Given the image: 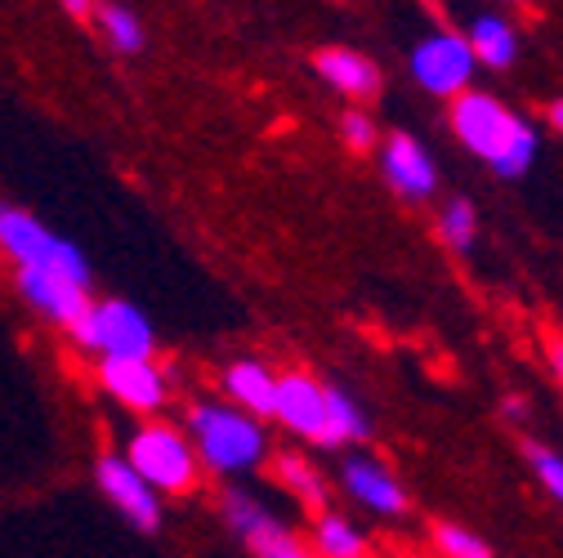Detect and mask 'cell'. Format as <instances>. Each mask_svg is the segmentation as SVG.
Wrapping results in <instances>:
<instances>
[{"instance_id":"3","label":"cell","mask_w":563,"mask_h":558,"mask_svg":"<svg viewBox=\"0 0 563 558\" xmlns=\"http://www.w3.org/2000/svg\"><path fill=\"white\" fill-rule=\"evenodd\" d=\"M0 246L14 255L19 268H41V272L67 277V282H77V287H90L86 255L73 242H63L49 228H41L32 215L14 211V205H0Z\"/></svg>"},{"instance_id":"2","label":"cell","mask_w":563,"mask_h":558,"mask_svg":"<svg viewBox=\"0 0 563 558\" xmlns=\"http://www.w3.org/2000/svg\"><path fill=\"white\" fill-rule=\"evenodd\" d=\"M188 434L197 443V456L216 469V473H238L251 469L264 456V434L255 421H246L233 406L216 402H197L188 411Z\"/></svg>"},{"instance_id":"14","label":"cell","mask_w":563,"mask_h":558,"mask_svg":"<svg viewBox=\"0 0 563 558\" xmlns=\"http://www.w3.org/2000/svg\"><path fill=\"white\" fill-rule=\"evenodd\" d=\"M313 67H318V77H322L327 86H335V90L349 94V99H372V94L380 90L376 63L363 58V54H354V49H322V54L313 58Z\"/></svg>"},{"instance_id":"10","label":"cell","mask_w":563,"mask_h":558,"mask_svg":"<svg viewBox=\"0 0 563 558\" xmlns=\"http://www.w3.org/2000/svg\"><path fill=\"white\" fill-rule=\"evenodd\" d=\"M340 482H344V492L349 501H358L363 510L380 514V518H402L407 514V487L376 460V456H349L340 465Z\"/></svg>"},{"instance_id":"9","label":"cell","mask_w":563,"mask_h":558,"mask_svg":"<svg viewBox=\"0 0 563 558\" xmlns=\"http://www.w3.org/2000/svg\"><path fill=\"white\" fill-rule=\"evenodd\" d=\"M99 487L103 496L139 527V532H157L162 527V501H157V487L139 473L125 456H103L99 460Z\"/></svg>"},{"instance_id":"27","label":"cell","mask_w":563,"mask_h":558,"mask_svg":"<svg viewBox=\"0 0 563 558\" xmlns=\"http://www.w3.org/2000/svg\"><path fill=\"white\" fill-rule=\"evenodd\" d=\"M58 5L67 10V14H73V19H86L95 5H90V0H58Z\"/></svg>"},{"instance_id":"7","label":"cell","mask_w":563,"mask_h":558,"mask_svg":"<svg viewBox=\"0 0 563 558\" xmlns=\"http://www.w3.org/2000/svg\"><path fill=\"white\" fill-rule=\"evenodd\" d=\"M224 518L229 527L246 540V549L255 558H318L313 545H305L287 523H277L260 501H251L246 492H224Z\"/></svg>"},{"instance_id":"28","label":"cell","mask_w":563,"mask_h":558,"mask_svg":"<svg viewBox=\"0 0 563 558\" xmlns=\"http://www.w3.org/2000/svg\"><path fill=\"white\" fill-rule=\"evenodd\" d=\"M545 116H550V125H554V130L563 134V99H554V103L545 108Z\"/></svg>"},{"instance_id":"1","label":"cell","mask_w":563,"mask_h":558,"mask_svg":"<svg viewBox=\"0 0 563 558\" xmlns=\"http://www.w3.org/2000/svg\"><path fill=\"white\" fill-rule=\"evenodd\" d=\"M452 130L461 144L478 161H487L501 179H519L537 161V130L492 94H478V90L461 94L452 103Z\"/></svg>"},{"instance_id":"24","label":"cell","mask_w":563,"mask_h":558,"mask_svg":"<svg viewBox=\"0 0 563 558\" xmlns=\"http://www.w3.org/2000/svg\"><path fill=\"white\" fill-rule=\"evenodd\" d=\"M340 134H344V144L354 148V153H367V148L376 144V125H372V116H367V112H344Z\"/></svg>"},{"instance_id":"13","label":"cell","mask_w":563,"mask_h":558,"mask_svg":"<svg viewBox=\"0 0 563 558\" xmlns=\"http://www.w3.org/2000/svg\"><path fill=\"white\" fill-rule=\"evenodd\" d=\"M103 384L134 411H157L166 402V376L153 362L130 358H103Z\"/></svg>"},{"instance_id":"18","label":"cell","mask_w":563,"mask_h":558,"mask_svg":"<svg viewBox=\"0 0 563 558\" xmlns=\"http://www.w3.org/2000/svg\"><path fill=\"white\" fill-rule=\"evenodd\" d=\"M277 478L291 487V496L300 501V505H309V510H318L322 501H327V482H322V473L305 460V456H282L277 460Z\"/></svg>"},{"instance_id":"25","label":"cell","mask_w":563,"mask_h":558,"mask_svg":"<svg viewBox=\"0 0 563 558\" xmlns=\"http://www.w3.org/2000/svg\"><path fill=\"white\" fill-rule=\"evenodd\" d=\"M501 411L510 415V421H515V425H528V402H523V398H515V393H510V398L501 402Z\"/></svg>"},{"instance_id":"29","label":"cell","mask_w":563,"mask_h":558,"mask_svg":"<svg viewBox=\"0 0 563 558\" xmlns=\"http://www.w3.org/2000/svg\"><path fill=\"white\" fill-rule=\"evenodd\" d=\"M515 5H523V0H515Z\"/></svg>"},{"instance_id":"26","label":"cell","mask_w":563,"mask_h":558,"mask_svg":"<svg viewBox=\"0 0 563 558\" xmlns=\"http://www.w3.org/2000/svg\"><path fill=\"white\" fill-rule=\"evenodd\" d=\"M545 354H550V371H554V380L563 384V335H554V339H550Z\"/></svg>"},{"instance_id":"17","label":"cell","mask_w":563,"mask_h":558,"mask_svg":"<svg viewBox=\"0 0 563 558\" xmlns=\"http://www.w3.org/2000/svg\"><path fill=\"white\" fill-rule=\"evenodd\" d=\"M313 549H318V558H367L372 554L367 536L354 523H349L344 514H318V523H313Z\"/></svg>"},{"instance_id":"4","label":"cell","mask_w":563,"mask_h":558,"mask_svg":"<svg viewBox=\"0 0 563 558\" xmlns=\"http://www.w3.org/2000/svg\"><path fill=\"white\" fill-rule=\"evenodd\" d=\"M474 49H470V36H456V32H434L426 36L416 49H411V72L416 81L426 86L430 94L439 99H461L470 94V77H474Z\"/></svg>"},{"instance_id":"6","label":"cell","mask_w":563,"mask_h":558,"mask_svg":"<svg viewBox=\"0 0 563 558\" xmlns=\"http://www.w3.org/2000/svg\"><path fill=\"white\" fill-rule=\"evenodd\" d=\"M125 460H130L139 473H144V478L157 487V492L179 496V492H188V487H192V447H188L175 429H166V425L139 429V434L130 438Z\"/></svg>"},{"instance_id":"22","label":"cell","mask_w":563,"mask_h":558,"mask_svg":"<svg viewBox=\"0 0 563 558\" xmlns=\"http://www.w3.org/2000/svg\"><path fill=\"white\" fill-rule=\"evenodd\" d=\"M523 456H528V465H532V478L541 482V492H545L554 505H563V451L541 447V443H523Z\"/></svg>"},{"instance_id":"8","label":"cell","mask_w":563,"mask_h":558,"mask_svg":"<svg viewBox=\"0 0 563 558\" xmlns=\"http://www.w3.org/2000/svg\"><path fill=\"white\" fill-rule=\"evenodd\" d=\"M277 421L287 425L291 434L318 443V447H340L335 443V429H331V402H327V389L300 371L282 376L277 380Z\"/></svg>"},{"instance_id":"11","label":"cell","mask_w":563,"mask_h":558,"mask_svg":"<svg viewBox=\"0 0 563 558\" xmlns=\"http://www.w3.org/2000/svg\"><path fill=\"white\" fill-rule=\"evenodd\" d=\"M19 291H23V300H27L32 309H41L45 317L63 322L73 335H77V331L86 326V317L95 313L86 287L67 282V277H54V272H41V268H19Z\"/></svg>"},{"instance_id":"20","label":"cell","mask_w":563,"mask_h":558,"mask_svg":"<svg viewBox=\"0 0 563 558\" xmlns=\"http://www.w3.org/2000/svg\"><path fill=\"white\" fill-rule=\"evenodd\" d=\"M430 540H434V549H439L443 558H497V554H492V545H487L478 532H470V527H461V523H434V527H430Z\"/></svg>"},{"instance_id":"23","label":"cell","mask_w":563,"mask_h":558,"mask_svg":"<svg viewBox=\"0 0 563 558\" xmlns=\"http://www.w3.org/2000/svg\"><path fill=\"white\" fill-rule=\"evenodd\" d=\"M439 237L452 246V250H470L474 237H478V220H474V205L470 201H448L443 215H439Z\"/></svg>"},{"instance_id":"16","label":"cell","mask_w":563,"mask_h":558,"mask_svg":"<svg viewBox=\"0 0 563 558\" xmlns=\"http://www.w3.org/2000/svg\"><path fill=\"white\" fill-rule=\"evenodd\" d=\"M224 389L255 415H277V376L260 362H238L224 371Z\"/></svg>"},{"instance_id":"12","label":"cell","mask_w":563,"mask_h":558,"mask_svg":"<svg viewBox=\"0 0 563 558\" xmlns=\"http://www.w3.org/2000/svg\"><path fill=\"white\" fill-rule=\"evenodd\" d=\"M385 179L407 201H426L434 192V183H439L430 153L420 148L411 134H389L385 138Z\"/></svg>"},{"instance_id":"19","label":"cell","mask_w":563,"mask_h":558,"mask_svg":"<svg viewBox=\"0 0 563 558\" xmlns=\"http://www.w3.org/2000/svg\"><path fill=\"white\" fill-rule=\"evenodd\" d=\"M327 402H331V429H335V443H358L372 434V421H367V411L349 398L344 389H331L327 384Z\"/></svg>"},{"instance_id":"15","label":"cell","mask_w":563,"mask_h":558,"mask_svg":"<svg viewBox=\"0 0 563 558\" xmlns=\"http://www.w3.org/2000/svg\"><path fill=\"white\" fill-rule=\"evenodd\" d=\"M470 49H474V58L483 67H497V72H506V67L519 58V36H515V27L506 19L478 14L470 23Z\"/></svg>"},{"instance_id":"21","label":"cell","mask_w":563,"mask_h":558,"mask_svg":"<svg viewBox=\"0 0 563 558\" xmlns=\"http://www.w3.org/2000/svg\"><path fill=\"white\" fill-rule=\"evenodd\" d=\"M95 14H99V27L108 32V41H112L121 54H139V49H144V27H139V19H134L125 5H112V0H103Z\"/></svg>"},{"instance_id":"5","label":"cell","mask_w":563,"mask_h":558,"mask_svg":"<svg viewBox=\"0 0 563 558\" xmlns=\"http://www.w3.org/2000/svg\"><path fill=\"white\" fill-rule=\"evenodd\" d=\"M77 339L86 348H99L103 358H130V362H148L153 354V326L125 300H108L95 304V313L86 317V326L77 331Z\"/></svg>"}]
</instances>
